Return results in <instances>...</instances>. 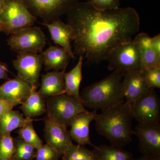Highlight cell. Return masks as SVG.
Here are the masks:
<instances>
[{"label": "cell", "instance_id": "cell-29", "mask_svg": "<svg viewBox=\"0 0 160 160\" xmlns=\"http://www.w3.org/2000/svg\"><path fill=\"white\" fill-rule=\"evenodd\" d=\"M63 154L46 144L42 145L36 152V160H59Z\"/></svg>", "mask_w": 160, "mask_h": 160}, {"label": "cell", "instance_id": "cell-19", "mask_svg": "<svg viewBox=\"0 0 160 160\" xmlns=\"http://www.w3.org/2000/svg\"><path fill=\"white\" fill-rule=\"evenodd\" d=\"M139 49L143 70L160 67V59L158 58L152 45L151 37L146 33H139L133 39Z\"/></svg>", "mask_w": 160, "mask_h": 160}, {"label": "cell", "instance_id": "cell-16", "mask_svg": "<svg viewBox=\"0 0 160 160\" xmlns=\"http://www.w3.org/2000/svg\"><path fill=\"white\" fill-rule=\"evenodd\" d=\"M96 114V111L91 112L87 110L75 117L70 124L71 129L69 131L72 140L82 146H95L90 140L89 125L94 120Z\"/></svg>", "mask_w": 160, "mask_h": 160}, {"label": "cell", "instance_id": "cell-22", "mask_svg": "<svg viewBox=\"0 0 160 160\" xmlns=\"http://www.w3.org/2000/svg\"><path fill=\"white\" fill-rule=\"evenodd\" d=\"M92 151L96 160H135L130 152L113 146H95Z\"/></svg>", "mask_w": 160, "mask_h": 160}, {"label": "cell", "instance_id": "cell-11", "mask_svg": "<svg viewBox=\"0 0 160 160\" xmlns=\"http://www.w3.org/2000/svg\"><path fill=\"white\" fill-rule=\"evenodd\" d=\"M143 155H160V124L139 123L135 130Z\"/></svg>", "mask_w": 160, "mask_h": 160}, {"label": "cell", "instance_id": "cell-8", "mask_svg": "<svg viewBox=\"0 0 160 160\" xmlns=\"http://www.w3.org/2000/svg\"><path fill=\"white\" fill-rule=\"evenodd\" d=\"M7 41L11 50L21 54L42 52L46 46V39L41 28L31 26L10 35Z\"/></svg>", "mask_w": 160, "mask_h": 160}, {"label": "cell", "instance_id": "cell-28", "mask_svg": "<svg viewBox=\"0 0 160 160\" xmlns=\"http://www.w3.org/2000/svg\"><path fill=\"white\" fill-rule=\"evenodd\" d=\"M141 73L149 88L154 89L160 88V67L144 69Z\"/></svg>", "mask_w": 160, "mask_h": 160}, {"label": "cell", "instance_id": "cell-15", "mask_svg": "<svg viewBox=\"0 0 160 160\" xmlns=\"http://www.w3.org/2000/svg\"><path fill=\"white\" fill-rule=\"evenodd\" d=\"M32 89L27 83L18 78L10 79L0 86V98L17 106L24 102Z\"/></svg>", "mask_w": 160, "mask_h": 160}, {"label": "cell", "instance_id": "cell-4", "mask_svg": "<svg viewBox=\"0 0 160 160\" xmlns=\"http://www.w3.org/2000/svg\"><path fill=\"white\" fill-rule=\"evenodd\" d=\"M37 19L22 0H6L0 9V24L7 35L33 26Z\"/></svg>", "mask_w": 160, "mask_h": 160}, {"label": "cell", "instance_id": "cell-36", "mask_svg": "<svg viewBox=\"0 0 160 160\" xmlns=\"http://www.w3.org/2000/svg\"><path fill=\"white\" fill-rule=\"evenodd\" d=\"M0 32H3V29L2 26L0 24Z\"/></svg>", "mask_w": 160, "mask_h": 160}, {"label": "cell", "instance_id": "cell-6", "mask_svg": "<svg viewBox=\"0 0 160 160\" xmlns=\"http://www.w3.org/2000/svg\"><path fill=\"white\" fill-rule=\"evenodd\" d=\"M106 61L111 71H127L143 70L142 63L138 46L133 40L120 44L109 52Z\"/></svg>", "mask_w": 160, "mask_h": 160}, {"label": "cell", "instance_id": "cell-13", "mask_svg": "<svg viewBox=\"0 0 160 160\" xmlns=\"http://www.w3.org/2000/svg\"><path fill=\"white\" fill-rule=\"evenodd\" d=\"M49 29L52 40L55 44L62 48L74 59V52L72 51L71 42L75 39L74 29L70 25L63 22L61 19L49 24H43Z\"/></svg>", "mask_w": 160, "mask_h": 160}, {"label": "cell", "instance_id": "cell-2", "mask_svg": "<svg viewBox=\"0 0 160 160\" xmlns=\"http://www.w3.org/2000/svg\"><path fill=\"white\" fill-rule=\"evenodd\" d=\"M133 118L130 106L120 103L96 115V129L112 146L122 148L131 142L135 134L132 128Z\"/></svg>", "mask_w": 160, "mask_h": 160}, {"label": "cell", "instance_id": "cell-24", "mask_svg": "<svg viewBox=\"0 0 160 160\" xmlns=\"http://www.w3.org/2000/svg\"><path fill=\"white\" fill-rule=\"evenodd\" d=\"M18 133L19 137L33 146L36 149H38L42 146V141L36 132L33 127V120L31 118H27L25 124L20 128Z\"/></svg>", "mask_w": 160, "mask_h": 160}, {"label": "cell", "instance_id": "cell-20", "mask_svg": "<svg viewBox=\"0 0 160 160\" xmlns=\"http://www.w3.org/2000/svg\"><path fill=\"white\" fill-rule=\"evenodd\" d=\"M84 57L80 54L77 64L71 71L64 73L65 93L81 100L80 87L82 79V66Z\"/></svg>", "mask_w": 160, "mask_h": 160}, {"label": "cell", "instance_id": "cell-21", "mask_svg": "<svg viewBox=\"0 0 160 160\" xmlns=\"http://www.w3.org/2000/svg\"><path fill=\"white\" fill-rule=\"evenodd\" d=\"M26 118L42 115L46 112V100L36 89H32L30 94L20 106Z\"/></svg>", "mask_w": 160, "mask_h": 160}, {"label": "cell", "instance_id": "cell-17", "mask_svg": "<svg viewBox=\"0 0 160 160\" xmlns=\"http://www.w3.org/2000/svg\"><path fill=\"white\" fill-rule=\"evenodd\" d=\"M43 64L46 71H66L71 57L62 47L51 46L41 52Z\"/></svg>", "mask_w": 160, "mask_h": 160}, {"label": "cell", "instance_id": "cell-7", "mask_svg": "<svg viewBox=\"0 0 160 160\" xmlns=\"http://www.w3.org/2000/svg\"><path fill=\"white\" fill-rule=\"evenodd\" d=\"M29 12L41 18L43 24L60 19L79 2L80 0H22Z\"/></svg>", "mask_w": 160, "mask_h": 160}, {"label": "cell", "instance_id": "cell-33", "mask_svg": "<svg viewBox=\"0 0 160 160\" xmlns=\"http://www.w3.org/2000/svg\"><path fill=\"white\" fill-rule=\"evenodd\" d=\"M9 69L6 63L0 61V80H9Z\"/></svg>", "mask_w": 160, "mask_h": 160}, {"label": "cell", "instance_id": "cell-32", "mask_svg": "<svg viewBox=\"0 0 160 160\" xmlns=\"http://www.w3.org/2000/svg\"><path fill=\"white\" fill-rule=\"evenodd\" d=\"M152 45L158 58L160 59V35L158 34L151 38Z\"/></svg>", "mask_w": 160, "mask_h": 160}, {"label": "cell", "instance_id": "cell-31", "mask_svg": "<svg viewBox=\"0 0 160 160\" xmlns=\"http://www.w3.org/2000/svg\"><path fill=\"white\" fill-rule=\"evenodd\" d=\"M14 106L6 100L0 98V118L7 112L13 109Z\"/></svg>", "mask_w": 160, "mask_h": 160}, {"label": "cell", "instance_id": "cell-12", "mask_svg": "<svg viewBox=\"0 0 160 160\" xmlns=\"http://www.w3.org/2000/svg\"><path fill=\"white\" fill-rule=\"evenodd\" d=\"M44 137L46 143L63 155L73 144L67 127L44 118Z\"/></svg>", "mask_w": 160, "mask_h": 160}, {"label": "cell", "instance_id": "cell-14", "mask_svg": "<svg viewBox=\"0 0 160 160\" xmlns=\"http://www.w3.org/2000/svg\"><path fill=\"white\" fill-rule=\"evenodd\" d=\"M123 92L125 103L130 106L151 88L146 84L141 72L137 71L125 72L123 78Z\"/></svg>", "mask_w": 160, "mask_h": 160}, {"label": "cell", "instance_id": "cell-9", "mask_svg": "<svg viewBox=\"0 0 160 160\" xmlns=\"http://www.w3.org/2000/svg\"><path fill=\"white\" fill-rule=\"evenodd\" d=\"M139 123L158 124L160 121V100L154 89H150L130 106Z\"/></svg>", "mask_w": 160, "mask_h": 160}, {"label": "cell", "instance_id": "cell-25", "mask_svg": "<svg viewBox=\"0 0 160 160\" xmlns=\"http://www.w3.org/2000/svg\"><path fill=\"white\" fill-rule=\"evenodd\" d=\"M15 151L12 158L14 160H32L37 149L21 138H14Z\"/></svg>", "mask_w": 160, "mask_h": 160}, {"label": "cell", "instance_id": "cell-23", "mask_svg": "<svg viewBox=\"0 0 160 160\" xmlns=\"http://www.w3.org/2000/svg\"><path fill=\"white\" fill-rule=\"evenodd\" d=\"M27 120L18 110L7 112L0 118V136L11 133L14 129L21 128Z\"/></svg>", "mask_w": 160, "mask_h": 160}, {"label": "cell", "instance_id": "cell-3", "mask_svg": "<svg viewBox=\"0 0 160 160\" xmlns=\"http://www.w3.org/2000/svg\"><path fill=\"white\" fill-rule=\"evenodd\" d=\"M124 72L112 71L103 79L86 86L80 92L83 106L102 111L125 102L123 87Z\"/></svg>", "mask_w": 160, "mask_h": 160}, {"label": "cell", "instance_id": "cell-10", "mask_svg": "<svg viewBox=\"0 0 160 160\" xmlns=\"http://www.w3.org/2000/svg\"><path fill=\"white\" fill-rule=\"evenodd\" d=\"M12 63L17 70L18 78L37 90L43 65L42 54L34 52L18 54Z\"/></svg>", "mask_w": 160, "mask_h": 160}, {"label": "cell", "instance_id": "cell-27", "mask_svg": "<svg viewBox=\"0 0 160 160\" xmlns=\"http://www.w3.org/2000/svg\"><path fill=\"white\" fill-rule=\"evenodd\" d=\"M14 151V138L11 133L0 136V160L11 159Z\"/></svg>", "mask_w": 160, "mask_h": 160}, {"label": "cell", "instance_id": "cell-18", "mask_svg": "<svg viewBox=\"0 0 160 160\" xmlns=\"http://www.w3.org/2000/svg\"><path fill=\"white\" fill-rule=\"evenodd\" d=\"M65 71H52L42 75L41 88L38 91L45 99L65 93L64 75Z\"/></svg>", "mask_w": 160, "mask_h": 160}, {"label": "cell", "instance_id": "cell-34", "mask_svg": "<svg viewBox=\"0 0 160 160\" xmlns=\"http://www.w3.org/2000/svg\"><path fill=\"white\" fill-rule=\"evenodd\" d=\"M135 160H160V155H143L139 159Z\"/></svg>", "mask_w": 160, "mask_h": 160}, {"label": "cell", "instance_id": "cell-37", "mask_svg": "<svg viewBox=\"0 0 160 160\" xmlns=\"http://www.w3.org/2000/svg\"><path fill=\"white\" fill-rule=\"evenodd\" d=\"M13 160L12 159V158L11 159H9V160Z\"/></svg>", "mask_w": 160, "mask_h": 160}, {"label": "cell", "instance_id": "cell-38", "mask_svg": "<svg viewBox=\"0 0 160 160\" xmlns=\"http://www.w3.org/2000/svg\"><path fill=\"white\" fill-rule=\"evenodd\" d=\"M4 1H6V0H4Z\"/></svg>", "mask_w": 160, "mask_h": 160}, {"label": "cell", "instance_id": "cell-1", "mask_svg": "<svg viewBox=\"0 0 160 160\" xmlns=\"http://www.w3.org/2000/svg\"><path fill=\"white\" fill-rule=\"evenodd\" d=\"M66 15L75 34L74 53L91 63L106 60L113 48L132 41L139 31V16L132 7L101 11L79 2Z\"/></svg>", "mask_w": 160, "mask_h": 160}, {"label": "cell", "instance_id": "cell-35", "mask_svg": "<svg viewBox=\"0 0 160 160\" xmlns=\"http://www.w3.org/2000/svg\"><path fill=\"white\" fill-rule=\"evenodd\" d=\"M4 3H5V1L4 0H0V9L2 8Z\"/></svg>", "mask_w": 160, "mask_h": 160}, {"label": "cell", "instance_id": "cell-30", "mask_svg": "<svg viewBox=\"0 0 160 160\" xmlns=\"http://www.w3.org/2000/svg\"><path fill=\"white\" fill-rule=\"evenodd\" d=\"M88 3L98 10H111L120 8L121 0H88Z\"/></svg>", "mask_w": 160, "mask_h": 160}, {"label": "cell", "instance_id": "cell-5", "mask_svg": "<svg viewBox=\"0 0 160 160\" xmlns=\"http://www.w3.org/2000/svg\"><path fill=\"white\" fill-rule=\"evenodd\" d=\"M46 105L47 117L67 127L75 117L87 111L81 100L66 93L48 98Z\"/></svg>", "mask_w": 160, "mask_h": 160}, {"label": "cell", "instance_id": "cell-26", "mask_svg": "<svg viewBox=\"0 0 160 160\" xmlns=\"http://www.w3.org/2000/svg\"><path fill=\"white\" fill-rule=\"evenodd\" d=\"M63 160H96L93 152L82 145L72 144L63 155Z\"/></svg>", "mask_w": 160, "mask_h": 160}]
</instances>
